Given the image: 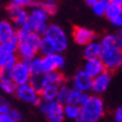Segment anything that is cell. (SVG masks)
<instances>
[{
	"label": "cell",
	"instance_id": "cell-1",
	"mask_svg": "<svg viewBox=\"0 0 122 122\" xmlns=\"http://www.w3.org/2000/svg\"><path fill=\"white\" fill-rule=\"evenodd\" d=\"M101 52L99 58L103 63L107 71H114L122 64V36L121 34L117 35H107L102 38Z\"/></svg>",
	"mask_w": 122,
	"mask_h": 122
},
{
	"label": "cell",
	"instance_id": "cell-2",
	"mask_svg": "<svg viewBox=\"0 0 122 122\" xmlns=\"http://www.w3.org/2000/svg\"><path fill=\"white\" fill-rule=\"evenodd\" d=\"M104 114V104L101 97L90 95L89 100L80 107V117L77 120L81 122H99Z\"/></svg>",
	"mask_w": 122,
	"mask_h": 122
},
{
	"label": "cell",
	"instance_id": "cell-3",
	"mask_svg": "<svg viewBox=\"0 0 122 122\" xmlns=\"http://www.w3.org/2000/svg\"><path fill=\"white\" fill-rule=\"evenodd\" d=\"M43 36L49 38L55 46L56 53L64 52L67 47V36L65 31L57 25H49Z\"/></svg>",
	"mask_w": 122,
	"mask_h": 122
},
{
	"label": "cell",
	"instance_id": "cell-4",
	"mask_svg": "<svg viewBox=\"0 0 122 122\" xmlns=\"http://www.w3.org/2000/svg\"><path fill=\"white\" fill-rule=\"evenodd\" d=\"M41 111L47 117L49 122H63L64 113L63 105L56 100L52 101H41L39 104Z\"/></svg>",
	"mask_w": 122,
	"mask_h": 122
},
{
	"label": "cell",
	"instance_id": "cell-5",
	"mask_svg": "<svg viewBox=\"0 0 122 122\" xmlns=\"http://www.w3.org/2000/svg\"><path fill=\"white\" fill-rule=\"evenodd\" d=\"M16 95L19 100L27 102V103H31L34 105H39L41 100V97L39 96L34 87L29 83H25L21 85H17V89H16Z\"/></svg>",
	"mask_w": 122,
	"mask_h": 122
},
{
	"label": "cell",
	"instance_id": "cell-6",
	"mask_svg": "<svg viewBox=\"0 0 122 122\" xmlns=\"http://www.w3.org/2000/svg\"><path fill=\"white\" fill-rule=\"evenodd\" d=\"M65 64V59L59 53H52L41 57V72L48 73L52 71L62 68Z\"/></svg>",
	"mask_w": 122,
	"mask_h": 122
},
{
	"label": "cell",
	"instance_id": "cell-7",
	"mask_svg": "<svg viewBox=\"0 0 122 122\" xmlns=\"http://www.w3.org/2000/svg\"><path fill=\"white\" fill-rule=\"evenodd\" d=\"M31 74V71L26 67L20 61H17V63L14 65V67L10 71L11 80L15 82L17 85H21L25 83H28Z\"/></svg>",
	"mask_w": 122,
	"mask_h": 122
},
{
	"label": "cell",
	"instance_id": "cell-8",
	"mask_svg": "<svg viewBox=\"0 0 122 122\" xmlns=\"http://www.w3.org/2000/svg\"><path fill=\"white\" fill-rule=\"evenodd\" d=\"M110 82H111V73L109 71H104L103 73L92 78L91 91H93L95 94H102L109 87Z\"/></svg>",
	"mask_w": 122,
	"mask_h": 122
},
{
	"label": "cell",
	"instance_id": "cell-9",
	"mask_svg": "<svg viewBox=\"0 0 122 122\" xmlns=\"http://www.w3.org/2000/svg\"><path fill=\"white\" fill-rule=\"evenodd\" d=\"M104 16L117 27L122 26V5H117L113 2H107Z\"/></svg>",
	"mask_w": 122,
	"mask_h": 122
},
{
	"label": "cell",
	"instance_id": "cell-10",
	"mask_svg": "<svg viewBox=\"0 0 122 122\" xmlns=\"http://www.w3.org/2000/svg\"><path fill=\"white\" fill-rule=\"evenodd\" d=\"M95 38L94 31L85 27H74L73 29V39L78 45H86Z\"/></svg>",
	"mask_w": 122,
	"mask_h": 122
},
{
	"label": "cell",
	"instance_id": "cell-11",
	"mask_svg": "<svg viewBox=\"0 0 122 122\" xmlns=\"http://www.w3.org/2000/svg\"><path fill=\"white\" fill-rule=\"evenodd\" d=\"M8 12H9V16L12 19L14 24L17 27H21L27 21V18H28V15H29L25 8L17 7V6L11 4L8 6Z\"/></svg>",
	"mask_w": 122,
	"mask_h": 122
},
{
	"label": "cell",
	"instance_id": "cell-12",
	"mask_svg": "<svg viewBox=\"0 0 122 122\" xmlns=\"http://www.w3.org/2000/svg\"><path fill=\"white\" fill-rule=\"evenodd\" d=\"M92 78L86 72L80 71L74 76L73 80V87L80 90L81 92H89L92 85Z\"/></svg>",
	"mask_w": 122,
	"mask_h": 122
},
{
	"label": "cell",
	"instance_id": "cell-13",
	"mask_svg": "<svg viewBox=\"0 0 122 122\" xmlns=\"http://www.w3.org/2000/svg\"><path fill=\"white\" fill-rule=\"evenodd\" d=\"M83 71L86 72L91 77H94L96 75L103 73L104 71H107V68L103 65V63L101 62V59L97 57V58L86 59V64H85Z\"/></svg>",
	"mask_w": 122,
	"mask_h": 122
},
{
	"label": "cell",
	"instance_id": "cell-14",
	"mask_svg": "<svg viewBox=\"0 0 122 122\" xmlns=\"http://www.w3.org/2000/svg\"><path fill=\"white\" fill-rule=\"evenodd\" d=\"M28 83H29L34 87V90L39 94L41 89L48 83L47 77H46V73H44V72H41V73H31Z\"/></svg>",
	"mask_w": 122,
	"mask_h": 122
},
{
	"label": "cell",
	"instance_id": "cell-15",
	"mask_svg": "<svg viewBox=\"0 0 122 122\" xmlns=\"http://www.w3.org/2000/svg\"><path fill=\"white\" fill-rule=\"evenodd\" d=\"M17 46H18V41L16 38V35H14L8 41H5L0 43V53L4 54L5 56L14 55V54H16Z\"/></svg>",
	"mask_w": 122,
	"mask_h": 122
},
{
	"label": "cell",
	"instance_id": "cell-16",
	"mask_svg": "<svg viewBox=\"0 0 122 122\" xmlns=\"http://www.w3.org/2000/svg\"><path fill=\"white\" fill-rule=\"evenodd\" d=\"M57 91H58V85L52 84V83H47V84L41 89V92H39V96L41 97L43 101L55 100L56 95H57Z\"/></svg>",
	"mask_w": 122,
	"mask_h": 122
},
{
	"label": "cell",
	"instance_id": "cell-17",
	"mask_svg": "<svg viewBox=\"0 0 122 122\" xmlns=\"http://www.w3.org/2000/svg\"><path fill=\"white\" fill-rule=\"evenodd\" d=\"M101 52V44L97 41H90L89 44L85 45L84 48V57L86 59L97 58L100 56Z\"/></svg>",
	"mask_w": 122,
	"mask_h": 122
},
{
	"label": "cell",
	"instance_id": "cell-18",
	"mask_svg": "<svg viewBox=\"0 0 122 122\" xmlns=\"http://www.w3.org/2000/svg\"><path fill=\"white\" fill-rule=\"evenodd\" d=\"M16 53L18 54V56L20 57V58L31 59L33 57L36 56L37 51H36L34 47H31L29 44H27V43H21V44H18Z\"/></svg>",
	"mask_w": 122,
	"mask_h": 122
},
{
	"label": "cell",
	"instance_id": "cell-19",
	"mask_svg": "<svg viewBox=\"0 0 122 122\" xmlns=\"http://www.w3.org/2000/svg\"><path fill=\"white\" fill-rule=\"evenodd\" d=\"M14 35H15V29H14V26L11 25L10 22L7 21V20L0 21V41H8Z\"/></svg>",
	"mask_w": 122,
	"mask_h": 122
},
{
	"label": "cell",
	"instance_id": "cell-20",
	"mask_svg": "<svg viewBox=\"0 0 122 122\" xmlns=\"http://www.w3.org/2000/svg\"><path fill=\"white\" fill-rule=\"evenodd\" d=\"M64 117H66L72 120H77L80 117V105H73V104H65L63 105Z\"/></svg>",
	"mask_w": 122,
	"mask_h": 122
},
{
	"label": "cell",
	"instance_id": "cell-21",
	"mask_svg": "<svg viewBox=\"0 0 122 122\" xmlns=\"http://www.w3.org/2000/svg\"><path fill=\"white\" fill-rule=\"evenodd\" d=\"M70 91H71V87L67 86L65 84H62L58 86V91H57V95H56V99L55 100L57 102L62 104V105H65L67 104V100H68V95H70Z\"/></svg>",
	"mask_w": 122,
	"mask_h": 122
},
{
	"label": "cell",
	"instance_id": "cell-22",
	"mask_svg": "<svg viewBox=\"0 0 122 122\" xmlns=\"http://www.w3.org/2000/svg\"><path fill=\"white\" fill-rule=\"evenodd\" d=\"M0 87L7 94H14L17 89V84L11 80V77H1L0 78Z\"/></svg>",
	"mask_w": 122,
	"mask_h": 122
},
{
	"label": "cell",
	"instance_id": "cell-23",
	"mask_svg": "<svg viewBox=\"0 0 122 122\" xmlns=\"http://www.w3.org/2000/svg\"><path fill=\"white\" fill-rule=\"evenodd\" d=\"M29 16L36 22H45V21H47V18H48L47 14H46L41 7H38V6H36V7L31 10Z\"/></svg>",
	"mask_w": 122,
	"mask_h": 122
},
{
	"label": "cell",
	"instance_id": "cell-24",
	"mask_svg": "<svg viewBox=\"0 0 122 122\" xmlns=\"http://www.w3.org/2000/svg\"><path fill=\"white\" fill-rule=\"evenodd\" d=\"M41 35L37 34L36 31H30L25 43L29 44L31 47H34V48H35V49H36V51L38 52V49H39V46H41Z\"/></svg>",
	"mask_w": 122,
	"mask_h": 122
},
{
	"label": "cell",
	"instance_id": "cell-25",
	"mask_svg": "<svg viewBox=\"0 0 122 122\" xmlns=\"http://www.w3.org/2000/svg\"><path fill=\"white\" fill-rule=\"evenodd\" d=\"M46 77H47L48 83L56 84V85H58V86L64 83V76L59 72H57V71H52V72L46 73Z\"/></svg>",
	"mask_w": 122,
	"mask_h": 122
},
{
	"label": "cell",
	"instance_id": "cell-26",
	"mask_svg": "<svg viewBox=\"0 0 122 122\" xmlns=\"http://www.w3.org/2000/svg\"><path fill=\"white\" fill-rule=\"evenodd\" d=\"M37 6L41 7L48 16L54 15L56 12V10H57V7H56L55 2H48V1H44V0H43V1L37 2Z\"/></svg>",
	"mask_w": 122,
	"mask_h": 122
},
{
	"label": "cell",
	"instance_id": "cell-27",
	"mask_svg": "<svg viewBox=\"0 0 122 122\" xmlns=\"http://www.w3.org/2000/svg\"><path fill=\"white\" fill-rule=\"evenodd\" d=\"M107 2H109V0H97L92 6L93 12L96 16H104V11H105Z\"/></svg>",
	"mask_w": 122,
	"mask_h": 122
},
{
	"label": "cell",
	"instance_id": "cell-28",
	"mask_svg": "<svg viewBox=\"0 0 122 122\" xmlns=\"http://www.w3.org/2000/svg\"><path fill=\"white\" fill-rule=\"evenodd\" d=\"M82 92L80 90L71 89L70 95H68V100H67V104H73V105H80V97H81Z\"/></svg>",
	"mask_w": 122,
	"mask_h": 122
},
{
	"label": "cell",
	"instance_id": "cell-29",
	"mask_svg": "<svg viewBox=\"0 0 122 122\" xmlns=\"http://www.w3.org/2000/svg\"><path fill=\"white\" fill-rule=\"evenodd\" d=\"M41 57L35 56L31 58V73H41Z\"/></svg>",
	"mask_w": 122,
	"mask_h": 122
},
{
	"label": "cell",
	"instance_id": "cell-30",
	"mask_svg": "<svg viewBox=\"0 0 122 122\" xmlns=\"http://www.w3.org/2000/svg\"><path fill=\"white\" fill-rule=\"evenodd\" d=\"M11 5H15L17 7H29V6H33L34 4V0H11Z\"/></svg>",
	"mask_w": 122,
	"mask_h": 122
},
{
	"label": "cell",
	"instance_id": "cell-31",
	"mask_svg": "<svg viewBox=\"0 0 122 122\" xmlns=\"http://www.w3.org/2000/svg\"><path fill=\"white\" fill-rule=\"evenodd\" d=\"M47 21H45V22H38L37 25H36V27H35V30L34 31H36L37 34H39V35H44L45 31H46V29H47Z\"/></svg>",
	"mask_w": 122,
	"mask_h": 122
},
{
	"label": "cell",
	"instance_id": "cell-32",
	"mask_svg": "<svg viewBox=\"0 0 122 122\" xmlns=\"http://www.w3.org/2000/svg\"><path fill=\"white\" fill-rule=\"evenodd\" d=\"M8 114L10 115L11 119H12L15 122H19L20 120H21V113L18 112L17 110H12V109H10V111H9Z\"/></svg>",
	"mask_w": 122,
	"mask_h": 122
},
{
	"label": "cell",
	"instance_id": "cell-33",
	"mask_svg": "<svg viewBox=\"0 0 122 122\" xmlns=\"http://www.w3.org/2000/svg\"><path fill=\"white\" fill-rule=\"evenodd\" d=\"M10 111V107H9V104L7 102H2V103H0V113L1 114H7L9 113Z\"/></svg>",
	"mask_w": 122,
	"mask_h": 122
},
{
	"label": "cell",
	"instance_id": "cell-34",
	"mask_svg": "<svg viewBox=\"0 0 122 122\" xmlns=\"http://www.w3.org/2000/svg\"><path fill=\"white\" fill-rule=\"evenodd\" d=\"M114 121L115 122H122V109H121V107H119L118 110L115 111Z\"/></svg>",
	"mask_w": 122,
	"mask_h": 122
},
{
	"label": "cell",
	"instance_id": "cell-35",
	"mask_svg": "<svg viewBox=\"0 0 122 122\" xmlns=\"http://www.w3.org/2000/svg\"><path fill=\"white\" fill-rule=\"evenodd\" d=\"M0 122H15L9 114H1L0 113Z\"/></svg>",
	"mask_w": 122,
	"mask_h": 122
},
{
	"label": "cell",
	"instance_id": "cell-36",
	"mask_svg": "<svg viewBox=\"0 0 122 122\" xmlns=\"http://www.w3.org/2000/svg\"><path fill=\"white\" fill-rule=\"evenodd\" d=\"M6 58H7V56H5L4 54L0 53V70L5 66V64H6Z\"/></svg>",
	"mask_w": 122,
	"mask_h": 122
},
{
	"label": "cell",
	"instance_id": "cell-37",
	"mask_svg": "<svg viewBox=\"0 0 122 122\" xmlns=\"http://www.w3.org/2000/svg\"><path fill=\"white\" fill-rule=\"evenodd\" d=\"M96 1H97V0H85L86 5H87V6H90V7H92V6L95 4Z\"/></svg>",
	"mask_w": 122,
	"mask_h": 122
},
{
	"label": "cell",
	"instance_id": "cell-38",
	"mask_svg": "<svg viewBox=\"0 0 122 122\" xmlns=\"http://www.w3.org/2000/svg\"><path fill=\"white\" fill-rule=\"evenodd\" d=\"M110 2H113V4L117 5H122V0H109Z\"/></svg>",
	"mask_w": 122,
	"mask_h": 122
},
{
	"label": "cell",
	"instance_id": "cell-39",
	"mask_svg": "<svg viewBox=\"0 0 122 122\" xmlns=\"http://www.w3.org/2000/svg\"><path fill=\"white\" fill-rule=\"evenodd\" d=\"M44 1H48V2H55V0H44Z\"/></svg>",
	"mask_w": 122,
	"mask_h": 122
},
{
	"label": "cell",
	"instance_id": "cell-40",
	"mask_svg": "<svg viewBox=\"0 0 122 122\" xmlns=\"http://www.w3.org/2000/svg\"><path fill=\"white\" fill-rule=\"evenodd\" d=\"M4 99H2V97H1V96H0V103H2V102H4Z\"/></svg>",
	"mask_w": 122,
	"mask_h": 122
},
{
	"label": "cell",
	"instance_id": "cell-41",
	"mask_svg": "<svg viewBox=\"0 0 122 122\" xmlns=\"http://www.w3.org/2000/svg\"><path fill=\"white\" fill-rule=\"evenodd\" d=\"M75 122H81V121L80 120H75Z\"/></svg>",
	"mask_w": 122,
	"mask_h": 122
},
{
	"label": "cell",
	"instance_id": "cell-42",
	"mask_svg": "<svg viewBox=\"0 0 122 122\" xmlns=\"http://www.w3.org/2000/svg\"></svg>",
	"mask_w": 122,
	"mask_h": 122
}]
</instances>
